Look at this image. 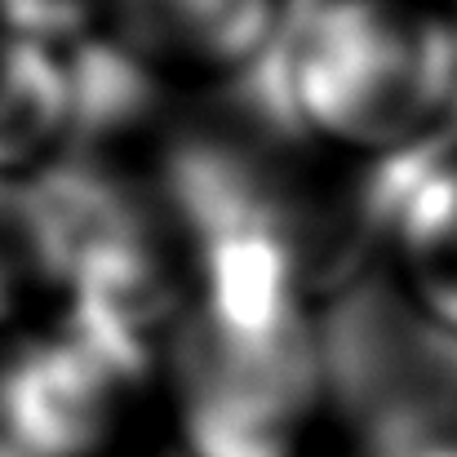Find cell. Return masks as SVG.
<instances>
[{
	"label": "cell",
	"instance_id": "cell-1",
	"mask_svg": "<svg viewBox=\"0 0 457 457\" xmlns=\"http://www.w3.org/2000/svg\"><path fill=\"white\" fill-rule=\"evenodd\" d=\"M276 116L360 164L457 143V0H294L258 71Z\"/></svg>",
	"mask_w": 457,
	"mask_h": 457
},
{
	"label": "cell",
	"instance_id": "cell-2",
	"mask_svg": "<svg viewBox=\"0 0 457 457\" xmlns=\"http://www.w3.org/2000/svg\"><path fill=\"white\" fill-rule=\"evenodd\" d=\"M160 418L173 457H324L337 382L315 311L249 328L178 315L160 346Z\"/></svg>",
	"mask_w": 457,
	"mask_h": 457
},
{
	"label": "cell",
	"instance_id": "cell-3",
	"mask_svg": "<svg viewBox=\"0 0 457 457\" xmlns=\"http://www.w3.org/2000/svg\"><path fill=\"white\" fill-rule=\"evenodd\" d=\"M160 453V346L62 303L0 333V457Z\"/></svg>",
	"mask_w": 457,
	"mask_h": 457
},
{
	"label": "cell",
	"instance_id": "cell-4",
	"mask_svg": "<svg viewBox=\"0 0 457 457\" xmlns=\"http://www.w3.org/2000/svg\"><path fill=\"white\" fill-rule=\"evenodd\" d=\"M294 0H103L116 49L182 94H218L253 80Z\"/></svg>",
	"mask_w": 457,
	"mask_h": 457
},
{
	"label": "cell",
	"instance_id": "cell-5",
	"mask_svg": "<svg viewBox=\"0 0 457 457\" xmlns=\"http://www.w3.org/2000/svg\"><path fill=\"white\" fill-rule=\"evenodd\" d=\"M378 276L418 324L457 342V143L395 169Z\"/></svg>",
	"mask_w": 457,
	"mask_h": 457
},
{
	"label": "cell",
	"instance_id": "cell-6",
	"mask_svg": "<svg viewBox=\"0 0 457 457\" xmlns=\"http://www.w3.org/2000/svg\"><path fill=\"white\" fill-rule=\"evenodd\" d=\"M71 54L0 27V178H40L71 147Z\"/></svg>",
	"mask_w": 457,
	"mask_h": 457
},
{
	"label": "cell",
	"instance_id": "cell-7",
	"mask_svg": "<svg viewBox=\"0 0 457 457\" xmlns=\"http://www.w3.org/2000/svg\"><path fill=\"white\" fill-rule=\"evenodd\" d=\"M54 298V240L36 178H0V333L36 320Z\"/></svg>",
	"mask_w": 457,
	"mask_h": 457
},
{
	"label": "cell",
	"instance_id": "cell-8",
	"mask_svg": "<svg viewBox=\"0 0 457 457\" xmlns=\"http://www.w3.org/2000/svg\"><path fill=\"white\" fill-rule=\"evenodd\" d=\"M0 27L71 54L103 31V0H0Z\"/></svg>",
	"mask_w": 457,
	"mask_h": 457
},
{
	"label": "cell",
	"instance_id": "cell-9",
	"mask_svg": "<svg viewBox=\"0 0 457 457\" xmlns=\"http://www.w3.org/2000/svg\"><path fill=\"white\" fill-rule=\"evenodd\" d=\"M382 457H457V431H440V436H422V440H409L400 449Z\"/></svg>",
	"mask_w": 457,
	"mask_h": 457
},
{
	"label": "cell",
	"instance_id": "cell-10",
	"mask_svg": "<svg viewBox=\"0 0 457 457\" xmlns=\"http://www.w3.org/2000/svg\"><path fill=\"white\" fill-rule=\"evenodd\" d=\"M160 457H173V453H169V449H164V453H160Z\"/></svg>",
	"mask_w": 457,
	"mask_h": 457
}]
</instances>
